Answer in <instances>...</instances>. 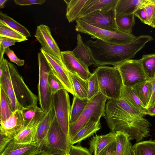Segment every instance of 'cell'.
I'll use <instances>...</instances> for the list:
<instances>
[{"label":"cell","instance_id":"obj_1","mask_svg":"<svg viewBox=\"0 0 155 155\" xmlns=\"http://www.w3.org/2000/svg\"><path fill=\"white\" fill-rule=\"evenodd\" d=\"M153 39L148 35L137 36L132 41L124 45L110 43L99 39H89L84 43L90 52L94 66L112 65L134 58L147 43Z\"/></svg>","mask_w":155,"mask_h":155},{"label":"cell","instance_id":"obj_2","mask_svg":"<svg viewBox=\"0 0 155 155\" xmlns=\"http://www.w3.org/2000/svg\"><path fill=\"white\" fill-rule=\"evenodd\" d=\"M111 132L127 134L131 140L137 142L150 136L151 124L143 117L136 116L122 109L113 100L106 102L103 116Z\"/></svg>","mask_w":155,"mask_h":155},{"label":"cell","instance_id":"obj_3","mask_svg":"<svg viewBox=\"0 0 155 155\" xmlns=\"http://www.w3.org/2000/svg\"><path fill=\"white\" fill-rule=\"evenodd\" d=\"M97 75L100 92L108 99H118L121 97L123 84L120 73L115 66L98 67Z\"/></svg>","mask_w":155,"mask_h":155},{"label":"cell","instance_id":"obj_4","mask_svg":"<svg viewBox=\"0 0 155 155\" xmlns=\"http://www.w3.org/2000/svg\"><path fill=\"white\" fill-rule=\"evenodd\" d=\"M75 29L77 31L87 34L91 38L115 44L124 45L133 41L137 37L132 33H127L118 29L112 31L92 26L80 19L76 20Z\"/></svg>","mask_w":155,"mask_h":155},{"label":"cell","instance_id":"obj_5","mask_svg":"<svg viewBox=\"0 0 155 155\" xmlns=\"http://www.w3.org/2000/svg\"><path fill=\"white\" fill-rule=\"evenodd\" d=\"M107 98L100 92L89 100L81 116L74 124L70 125V140L74 135L90 120L97 122L104 115Z\"/></svg>","mask_w":155,"mask_h":155},{"label":"cell","instance_id":"obj_6","mask_svg":"<svg viewBox=\"0 0 155 155\" xmlns=\"http://www.w3.org/2000/svg\"><path fill=\"white\" fill-rule=\"evenodd\" d=\"M39 70L38 85V98L41 108L45 113L50 109L52 104V94L48 82V76L51 70L48 62L41 52L38 54Z\"/></svg>","mask_w":155,"mask_h":155},{"label":"cell","instance_id":"obj_7","mask_svg":"<svg viewBox=\"0 0 155 155\" xmlns=\"http://www.w3.org/2000/svg\"><path fill=\"white\" fill-rule=\"evenodd\" d=\"M8 64L14 93L19 105L22 108L37 105L38 97L25 84L17 67L10 62Z\"/></svg>","mask_w":155,"mask_h":155},{"label":"cell","instance_id":"obj_8","mask_svg":"<svg viewBox=\"0 0 155 155\" xmlns=\"http://www.w3.org/2000/svg\"><path fill=\"white\" fill-rule=\"evenodd\" d=\"M71 145L69 140L59 126L55 116L45 147L42 150L54 154L66 155L69 154Z\"/></svg>","mask_w":155,"mask_h":155},{"label":"cell","instance_id":"obj_9","mask_svg":"<svg viewBox=\"0 0 155 155\" xmlns=\"http://www.w3.org/2000/svg\"><path fill=\"white\" fill-rule=\"evenodd\" d=\"M52 101L58 123L70 140L69 121L71 106L68 91L65 89L60 90L52 95Z\"/></svg>","mask_w":155,"mask_h":155},{"label":"cell","instance_id":"obj_10","mask_svg":"<svg viewBox=\"0 0 155 155\" xmlns=\"http://www.w3.org/2000/svg\"><path fill=\"white\" fill-rule=\"evenodd\" d=\"M123 81V85L130 88L147 81L140 59H130L117 65Z\"/></svg>","mask_w":155,"mask_h":155},{"label":"cell","instance_id":"obj_11","mask_svg":"<svg viewBox=\"0 0 155 155\" xmlns=\"http://www.w3.org/2000/svg\"><path fill=\"white\" fill-rule=\"evenodd\" d=\"M116 17L115 9H111L106 11H96L79 19L99 28L115 31L118 29Z\"/></svg>","mask_w":155,"mask_h":155},{"label":"cell","instance_id":"obj_12","mask_svg":"<svg viewBox=\"0 0 155 155\" xmlns=\"http://www.w3.org/2000/svg\"><path fill=\"white\" fill-rule=\"evenodd\" d=\"M35 37L41 45L40 50L43 51L62 62L61 51L52 36L49 27L44 24L38 26Z\"/></svg>","mask_w":155,"mask_h":155},{"label":"cell","instance_id":"obj_13","mask_svg":"<svg viewBox=\"0 0 155 155\" xmlns=\"http://www.w3.org/2000/svg\"><path fill=\"white\" fill-rule=\"evenodd\" d=\"M8 62L4 58L0 61V87L5 94L13 112L22 108L18 102L14 93Z\"/></svg>","mask_w":155,"mask_h":155},{"label":"cell","instance_id":"obj_14","mask_svg":"<svg viewBox=\"0 0 155 155\" xmlns=\"http://www.w3.org/2000/svg\"><path fill=\"white\" fill-rule=\"evenodd\" d=\"M51 67L55 75L62 83L65 89L74 96L75 93L68 71L62 62L54 57L41 50Z\"/></svg>","mask_w":155,"mask_h":155},{"label":"cell","instance_id":"obj_15","mask_svg":"<svg viewBox=\"0 0 155 155\" xmlns=\"http://www.w3.org/2000/svg\"><path fill=\"white\" fill-rule=\"evenodd\" d=\"M61 53L62 62L67 70L88 80L92 74L88 67L76 58L71 51H62Z\"/></svg>","mask_w":155,"mask_h":155},{"label":"cell","instance_id":"obj_16","mask_svg":"<svg viewBox=\"0 0 155 155\" xmlns=\"http://www.w3.org/2000/svg\"><path fill=\"white\" fill-rule=\"evenodd\" d=\"M0 134L13 138L24 127L23 117L21 110L13 112L8 119L0 122Z\"/></svg>","mask_w":155,"mask_h":155},{"label":"cell","instance_id":"obj_17","mask_svg":"<svg viewBox=\"0 0 155 155\" xmlns=\"http://www.w3.org/2000/svg\"><path fill=\"white\" fill-rule=\"evenodd\" d=\"M41 150L37 142L19 143L13 138L0 155H35Z\"/></svg>","mask_w":155,"mask_h":155},{"label":"cell","instance_id":"obj_18","mask_svg":"<svg viewBox=\"0 0 155 155\" xmlns=\"http://www.w3.org/2000/svg\"><path fill=\"white\" fill-rule=\"evenodd\" d=\"M55 116V112L52 104L49 110L46 113L40 124L37 134L36 142L41 147V150L45 147L48 134Z\"/></svg>","mask_w":155,"mask_h":155},{"label":"cell","instance_id":"obj_19","mask_svg":"<svg viewBox=\"0 0 155 155\" xmlns=\"http://www.w3.org/2000/svg\"><path fill=\"white\" fill-rule=\"evenodd\" d=\"M118 0H88L81 12L79 19L97 11L115 9Z\"/></svg>","mask_w":155,"mask_h":155},{"label":"cell","instance_id":"obj_20","mask_svg":"<svg viewBox=\"0 0 155 155\" xmlns=\"http://www.w3.org/2000/svg\"><path fill=\"white\" fill-rule=\"evenodd\" d=\"M116 132H110L106 134H96L90 140L89 151L94 155H97L106 147L116 140Z\"/></svg>","mask_w":155,"mask_h":155},{"label":"cell","instance_id":"obj_21","mask_svg":"<svg viewBox=\"0 0 155 155\" xmlns=\"http://www.w3.org/2000/svg\"><path fill=\"white\" fill-rule=\"evenodd\" d=\"M42 120L30 122L13 137V140L17 142L21 143L36 142L38 129Z\"/></svg>","mask_w":155,"mask_h":155},{"label":"cell","instance_id":"obj_22","mask_svg":"<svg viewBox=\"0 0 155 155\" xmlns=\"http://www.w3.org/2000/svg\"><path fill=\"white\" fill-rule=\"evenodd\" d=\"M101 128L100 120L95 122L90 120L70 140L71 145L80 143L83 140L91 137Z\"/></svg>","mask_w":155,"mask_h":155},{"label":"cell","instance_id":"obj_23","mask_svg":"<svg viewBox=\"0 0 155 155\" xmlns=\"http://www.w3.org/2000/svg\"><path fill=\"white\" fill-rule=\"evenodd\" d=\"M126 101L132 107L136 110L147 114L148 109L133 92L131 88L123 85L121 94V98Z\"/></svg>","mask_w":155,"mask_h":155},{"label":"cell","instance_id":"obj_24","mask_svg":"<svg viewBox=\"0 0 155 155\" xmlns=\"http://www.w3.org/2000/svg\"><path fill=\"white\" fill-rule=\"evenodd\" d=\"M147 0H118L115 11L116 16L134 14L143 6Z\"/></svg>","mask_w":155,"mask_h":155},{"label":"cell","instance_id":"obj_25","mask_svg":"<svg viewBox=\"0 0 155 155\" xmlns=\"http://www.w3.org/2000/svg\"><path fill=\"white\" fill-rule=\"evenodd\" d=\"M77 46L72 51L74 56L88 67L94 64L91 54L85 46L79 34L77 36Z\"/></svg>","mask_w":155,"mask_h":155},{"label":"cell","instance_id":"obj_26","mask_svg":"<svg viewBox=\"0 0 155 155\" xmlns=\"http://www.w3.org/2000/svg\"><path fill=\"white\" fill-rule=\"evenodd\" d=\"M88 0H64L67 5L66 17L69 23L79 19Z\"/></svg>","mask_w":155,"mask_h":155},{"label":"cell","instance_id":"obj_27","mask_svg":"<svg viewBox=\"0 0 155 155\" xmlns=\"http://www.w3.org/2000/svg\"><path fill=\"white\" fill-rule=\"evenodd\" d=\"M131 88L145 108L147 109L152 93L151 81L148 80L146 82L135 85Z\"/></svg>","mask_w":155,"mask_h":155},{"label":"cell","instance_id":"obj_28","mask_svg":"<svg viewBox=\"0 0 155 155\" xmlns=\"http://www.w3.org/2000/svg\"><path fill=\"white\" fill-rule=\"evenodd\" d=\"M116 133L115 148L113 155H128L133 146L128 135L120 131Z\"/></svg>","mask_w":155,"mask_h":155},{"label":"cell","instance_id":"obj_29","mask_svg":"<svg viewBox=\"0 0 155 155\" xmlns=\"http://www.w3.org/2000/svg\"><path fill=\"white\" fill-rule=\"evenodd\" d=\"M68 72L72 84L75 96L80 98L88 99V80H84L76 74Z\"/></svg>","mask_w":155,"mask_h":155},{"label":"cell","instance_id":"obj_30","mask_svg":"<svg viewBox=\"0 0 155 155\" xmlns=\"http://www.w3.org/2000/svg\"><path fill=\"white\" fill-rule=\"evenodd\" d=\"M89 100L80 98L74 96L71 107L70 125L75 123L80 117L86 107Z\"/></svg>","mask_w":155,"mask_h":155},{"label":"cell","instance_id":"obj_31","mask_svg":"<svg viewBox=\"0 0 155 155\" xmlns=\"http://www.w3.org/2000/svg\"><path fill=\"white\" fill-rule=\"evenodd\" d=\"M21 110L24 119V127L31 121L42 120L46 114L37 105L22 108Z\"/></svg>","mask_w":155,"mask_h":155},{"label":"cell","instance_id":"obj_32","mask_svg":"<svg viewBox=\"0 0 155 155\" xmlns=\"http://www.w3.org/2000/svg\"><path fill=\"white\" fill-rule=\"evenodd\" d=\"M116 23L119 30L124 32L131 33L135 24L134 15L133 13L116 16Z\"/></svg>","mask_w":155,"mask_h":155},{"label":"cell","instance_id":"obj_33","mask_svg":"<svg viewBox=\"0 0 155 155\" xmlns=\"http://www.w3.org/2000/svg\"><path fill=\"white\" fill-rule=\"evenodd\" d=\"M140 60L148 80L155 78V53L143 55Z\"/></svg>","mask_w":155,"mask_h":155},{"label":"cell","instance_id":"obj_34","mask_svg":"<svg viewBox=\"0 0 155 155\" xmlns=\"http://www.w3.org/2000/svg\"><path fill=\"white\" fill-rule=\"evenodd\" d=\"M135 155H155V141L139 142L133 146Z\"/></svg>","mask_w":155,"mask_h":155},{"label":"cell","instance_id":"obj_35","mask_svg":"<svg viewBox=\"0 0 155 155\" xmlns=\"http://www.w3.org/2000/svg\"><path fill=\"white\" fill-rule=\"evenodd\" d=\"M0 21L18 32L27 38L31 36L29 31L25 27L9 16L6 13L0 12Z\"/></svg>","mask_w":155,"mask_h":155},{"label":"cell","instance_id":"obj_36","mask_svg":"<svg viewBox=\"0 0 155 155\" xmlns=\"http://www.w3.org/2000/svg\"><path fill=\"white\" fill-rule=\"evenodd\" d=\"M0 37H5L21 42L28 40L27 37L0 21Z\"/></svg>","mask_w":155,"mask_h":155},{"label":"cell","instance_id":"obj_37","mask_svg":"<svg viewBox=\"0 0 155 155\" xmlns=\"http://www.w3.org/2000/svg\"><path fill=\"white\" fill-rule=\"evenodd\" d=\"M0 122H2L9 118L13 112L5 94L0 87Z\"/></svg>","mask_w":155,"mask_h":155},{"label":"cell","instance_id":"obj_38","mask_svg":"<svg viewBox=\"0 0 155 155\" xmlns=\"http://www.w3.org/2000/svg\"><path fill=\"white\" fill-rule=\"evenodd\" d=\"M88 81V99L90 100L100 92L97 77L94 71L92 73Z\"/></svg>","mask_w":155,"mask_h":155},{"label":"cell","instance_id":"obj_39","mask_svg":"<svg viewBox=\"0 0 155 155\" xmlns=\"http://www.w3.org/2000/svg\"><path fill=\"white\" fill-rule=\"evenodd\" d=\"M48 82L52 95L61 90L65 89L62 83L55 75L52 70L48 75Z\"/></svg>","mask_w":155,"mask_h":155},{"label":"cell","instance_id":"obj_40","mask_svg":"<svg viewBox=\"0 0 155 155\" xmlns=\"http://www.w3.org/2000/svg\"><path fill=\"white\" fill-rule=\"evenodd\" d=\"M113 100L122 109L130 114L136 116L143 117L145 115L143 114L133 108L126 101L122 98Z\"/></svg>","mask_w":155,"mask_h":155},{"label":"cell","instance_id":"obj_41","mask_svg":"<svg viewBox=\"0 0 155 155\" xmlns=\"http://www.w3.org/2000/svg\"><path fill=\"white\" fill-rule=\"evenodd\" d=\"M143 7L147 16V25L150 26L153 16L155 13V0H147Z\"/></svg>","mask_w":155,"mask_h":155},{"label":"cell","instance_id":"obj_42","mask_svg":"<svg viewBox=\"0 0 155 155\" xmlns=\"http://www.w3.org/2000/svg\"><path fill=\"white\" fill-rule=\"evenodd\" d=\"M16 41L8 38L0 37V61L4 59V54L9 47L15 45Z\"/></svg>","mask_w":155,"mask_h":155},{"label":"cell","instance_id":"obj_43","mask_svg":"<svg viewBox=\"0 0 155 155\" xmlns=\"http://www.w3.org/2000/svg\"><path fill=\"white\" fill-rule=\"evenodd\" d=\"M69 154L70 155H91L90 151L87 148L79 145H72Z\"/></svg>","mask_w":155,"mask_h":155},{"label":"cell","instance_id":"obj_44","mask_svg":"<svg viewBox=\"0 0 155 155\" xmlns=\"http://www.w3.org/2000/svg\"><path fill=\"white\" fill-rule=\"evenodd\" d=\"M5 53L8 56L10 61L16 64L18 66H22L24 65V60L18 58L14 51L9 48H8L6 49Z\"/></svg>","mask_w":155,"mask_h":155},{"label":"cell","instance_id":"obj_45","mask_svg":"<svg viewBox=\"0 0 155 155\" xmlns=\"http://www.w3.org/2000/svg\"><path fill=\"white\" fill-rule=\"evenodd\" d=\"M46 1L45 0H14L16 5L21 6L29 5L33 4L41 5Z\"/></svg>","mask_w":155,"mask_h":155},{"label":"cell","instance_id":"obj_46","mask_svg":"<svg viewBox=\"0 0 155 155\" xmlns=\"http://www.w3.org/2000/svg\"><path fill=\"white\" fill-rule=\"evenodd\" d=\"M134 15L138 17L143 23L147 25V16L144 8H139L134 13Z\"/></svg>","mask_w":155,"mask_h":155},{"label":"cell","instance_id":"obj_47","mask_svg":"<svg viewBox=\"0 0 155 155\" xmlns=\"http://www.w3.org/2000/svg\"><path fill=\"white\" fill-rule=\"evenodd\" d=\"M13 138L0 134V154L2 153Z\"/></svg>","mask_w":155,"mask_h":155},{"label":"cell","instance_id":"obj_48","mask_svg":"<svg viewBox=\"0 0 155 155\" xmlns=\"http://www.w3.org/2000/svg\"><path fill=\"white\" fill-rule=\"evenodd\" d=\"M115 140L102 150L97 155H113L115 151Z\"/></svg>","mask_w":155,"mask_h":155},{"label":"cell","instance_id":"obj_49","mask_svg":"<svg viewBox=\"0 0 155 155\" xmlns=\"http://www.w3.org/2000/svg\"><path fill=\"white\" fill-rule=\"evenodd\" d=\"M152 82V91L151 97L147 107V109H150L155 105V78L150 80Z\"/></svg>","mask_w":155,"mask_h":155},{"label":"cell","instance_id":"obj_50","mask_svg":"<svg viewBox=\"0 0 155 155\" xmlns=\"http://www.w3.org/2000/svg\"><path fill=\"white\" fill-rule=\"evenodd\" d=\"M35 155H70L69 154L66 155L56 154L51 153L44 150H41Z\"/></svg>","mask_w":155,"mask_h":155},{"label":"cell","instance_id":"obj_51","mask_svg":"<svg viewBox=\"0 0 155 155\" xmlns=\"http://www.w3.org/2000/svg\"><path fill=\"white\" fill-rule=\"evenodd\" d=\"M147 109V114L152 116H155V105L151 108Z\"/></svg>","mask_w":155,"mask_h":155},{"label":"cell","instance_id":"obj_52","mask_svg":"<svg viewBox=\"0 0 155 155\" xmlns=\"http://www.w3.org/2000/svg\"><path fill=\"white\" fill-rule=\"evenodd\" d=\"M8 1V0H0V8H5V4Z\"/></svg>","mask_w":155,"mask_h":155},{"label":"cell","instance_id":"obj_53","mask_svg":"<svg viewBox=\"0 0 155 155\" xmlns=\"http://www.w3.org/2000/svg\"><path fill=\"white\" fill-rule=\"evenodd\" d=\"M150 26L152 28H155V13L153 16Z\"/></svg>","mask_w":155,"mask_h":155},{"label":"cell","instance_id":"obj_54","mask_svg":"<svg viewBox=\"0 0 155 155\" xmlns=\"http://www.w3.org/2000/svg\"><path fill=\"white\" fill-rule=\"evenodd\" d=\"M128 155H135L133 150V146L131 148L130 150Z\"/></svg>","mask_w":155,"mask_h":155}]
</instances>
